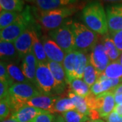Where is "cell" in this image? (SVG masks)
I'll return each instance as SVG.
<instances>
[{"instance_id":"6da1fadb","label":"cell","mask_w":122,"mask_h":122,"mask_svg":"<svg viewBox=\"0 0 122 122\" xmlns=\"http://www.w3.org/2000/svg\"><path fill=\"white\" fill-rule=\"evenodd\" d=\"M77 10L73 4L51 10H41L38 8H33V12L41 26L46 30H52L61 26Z\"/></svg>"},{"instance_id":"7a4b0ae2","label":"cell","mask_w":122,"mask_h":122,"mask_svg":"<svg viewBox=\"0 0 122 122\" xmlns=\"http://www.w3.org/2000/svg\"><path fill=\"white\" fill-rule=\"evenodd\" d=\"M81 17L86 25L97 34L105 35L108 33L107 13L100 2L92 1L86 5L83 8Z\"/></svg>"},{"instance_id":"3957f363","label":"cell","mask_w":122,"mask_h":122,"mask_svg":"<svg viewBox=\"0 0 122 122\" xmlns=\"http://www.w3.org/2000/svg\"><path fill=\"white\" fill-rule=\"evenodd\" d=\"M41 94V92L33 83H14L10 87L8 98L12 113L26 105L27 102L33 98Z\"/></svg>"},{"instance_id":"277c9868","label":"cell","mask_w":122,"mask_h":122,"mask_svg":"<svg viewBox=\"0 0 122 122\" xmlns=\"http://www.w3.org/2000/svg\"><path fill=\"white\" fill-rule=\"evenodd\" d=\"M37 23L31 16L29 7L19 14L16 20L10 25L1 30V41L14 43L20 35L22 34L30 26H34Z\"/></svg>"},{"instance_id":"5b68a950","label":"cell","mask_w":122,"mask_h":122,"mask_svg":"<svg viewBox=\"0 0 122 122\" xmlns=\"http://www.w3.org/2000/svg\"><path fill=\"white\" fill-rule=\"evenodd\" d=\"M72 29L74 36L75 51L91 52L98 44V34L79 22H72Z\"/></svg>"},{"instance_id":"8992f818","label":"cell","mask_w":122,"mask_h":122,"mask_svg":"<svg viewBox=\"0 0 122 122\" xmlns=\"http://www.w3.org/2000/svg\"><path fill=\"white\" fill-rule=\"evenodd\" d=\"M35 86L42 94L47 96H56L64 92L57 85L47 63L44 62H38L35 77Z\"/></svg>"},{"instance_id":"52a82bcc","label":"cell","mask_w":122,"mask_h":122,"mask_svg":"<svg viewBox=\"0 0 122 122\" xmlns=\"http://www.w3.org/2000/svg\"><path fill=\"white\" fill-rule=\"evenodd\" d=\"M71 20H66L61 26L50 30L48 35L65 52L66 54L75 51L74 36Z\"/></svg>"},{"instance_id":"ba28073f","label":"cell","mask_w":122,"mask_h":122,"mask_svg":"<svg viewBox=\"0 0 122 122\" xmlns=\"http://www.w3.org/2000/svg\"><path fill=\"white\" fill-rule=\"evenodd\" d=\"M37 25L29 27L14 42L19 56L22 58L26 54L32 52L33 39L37 32Z\"/></svg>"},{"instance_id":"9c48e42d","label":"cell","mask_w":122,"mask_h":122,"mask_svg":"<svg viewBox=\"0 0 122 122\" xmlns=\"http://www.w3.org/2000/svg\"><path fill=\"white\" fill-rule=\"evenodd\" d=\"M89 58L92 65L96 69L99 73H102L111 62L107 54L105 51L103 44L98 43L92 50Z\"/></svg>"},{"instance_id":"30bf717a","label":"cell","mask_w":122,"mask_h":122,"mask_svg":"<svg viewBox=\"0 0 122 122\" xmlns=\"http://www.w3.org/2000/svg\"><path fill=\"white\" fill-rule=\"evenodd\" d=\"M109 33L122 30V4L109 5L106 8Z\"/></svg>"},{"instance_id":"8fae6325","label":"cell","mask_w":122,"mask_h":122,"mask_svg":"<svg viewBox=\"0 0 122 122\" xmlns=\"http://www.w3.org/2000/svg\"><path fill=\"white\" fill-rule=\"evenodd\" d=\"M41 41L44 45V50L48 61H53L62 64L65 58L66 54L57 44L50 37L43 36Z\"/></svg>"},{"instance_id":"7c38bea8","label":"cell","mask_w":122,"mask_h":122,"mask_svg":"<svg viewBox=\"0 0 122 122\" xmlns=\"http://www.w3.org/2000/svg\"><path fill=\"white\" fill-rule=\"evenodd\" d=\"M98 108L97 111L100 117H107L114 111L115 107V95L112 90L106 92L97 96Z\"/></svg>"},{"instance_id":"4fadbf2b","label":"cell","mask_w":122,"mask_h":122,"mask_svg":"<svg viewBox=\"0 0 122 122\" xmlns=\"http://www.w3.org/2000/svg\"><path fill=\"white\" fill-rule=\"evenodd\" d=\"M58 98L59 97L57 96H47L41 94L30 99L27 102L26 105L42 109L53 114L54 113V105Z\"/></svg>"},{"instance_id":"5bb4252c","label":"cell","mask_w":122,"mask_h":122,"mask_svg":"<svg viewBox=\"0 0 122 122\" xmlns=\"http://www.w3.org/2000/svg\"><path fill=\"white\" fill-rule=\"evenodd\" d=\"M38 61L33 53L30 52L23 57L21 69L29 82L35 85V77Z\"/></svg>"},{"instance_id":"9a60e30c","label":"cell","mask_w":122,"mask_h":122,"mask_svg":"<svg viewBox=\"0 0 122 122\" xmlns=\"http://www.w3.org/2000/svg\"><path fill=\"white\" fill-rule=\"evenodd\" d=\"M48 111L38 109L34 107L25 105L12 113L10 117L16 119L18 122H32L39 114L47 113Z\"/></svg>"},{"instance_id":"2e32d148","label":"cell","mask_w":122,"mask_h":122,"mask_svg":"<svg viewBox=\"0 0 122 122\" xmlns=\"http://www.w3.org/2000/svg\"><path fill=\"white\" fill-rule=\"evenodd\" d=\"M47 65L50 70L57 85L62 90H65L66 85H67V83L66 79L65 71L63 65H62L61 63L50 61H48Z\"/></svg>"},{"instance_id":"e0dca14e","label":"cell","mask_w":122,"mask_h":122,"mask_svg":"<svg viewBox=\"0 0 122 122\" xmlns=\"http://www.w3.org/2000/svg\"><path fill=\"white\" fill-rule=\"evenodd\" d=\"M79 0H35V4L41 10H51L75 4Z\"/></svg>"},{"instance_id":"ac0fdd59","label":"cell","mask_w":122,"mask_h":122,"mask_svg":"<svg viewBox=\"0 0 122 122\" xmlns=\"http://www.w3.org/2000/svg\"><path fill=\"white\" fill-rule=\"evenodd\" d=\"M77 54V51H73L66 54L62 63V65L65 71L66 83L69 85L74 79L75 65Z\"/></svg>"},{"instance_id":"d6986e66","label":"cell","mask_w":122,"mask_h":122,"mask_svg":"<svg viewBox=\"0 0 122 122\" xmlns=\"http://www.w3.org/2000/svg\"><path fill=\"white\" fill-rule=\"evenodd\" d=\"M102 44L104 46L105 51L107 54L110 61L111 62H115L119 59L122 53L120 52V51L116 47L115 44H114L113 39H111L109 33L103 35L102 39Z\"/></svg>"},{"instance_id":"ffe728a7","label":"cell","mask_w":122,"mask_h":122,"mask_svg":"<svg viewBox=\"0 0 122 122\" xmlns=\"http://www.w3.org/2000/svg\"><path fill=\"white\" fill-rule=\"evenodd\" d=\"M18 56L20 57L14 43L1 41L0 57L1 61H12Z\"/></svg>"},{"instance_id":"44dd1931","label":"cell","mask_w":122,"mask_h":122,"mask_svg":"<svg viewBox=\"0 0 122 122\" xmlns=\"http://www.w3.org/2000/svg\"><path fill=\"white\" fill-rule=\"evenodd\" d=\"M89 58L85 54V53L77 52L75 65L74 79H83V73L86 68Z\"/></svg>"},{"instance_id":"7402d4cb","label":"cell","mask_w":122,"mask_h":122,"mask_svg":"<svg viewBox=\"0 0 122 122\" xmlns=\"http://www.w3.org/2000/svg\"><path fill=\"white\" fill-rule=\"evenodd\" d=\"M32 52L33 53L35 58H37L39 62H44V63L48 62V59L44 50V45L42 41L39 39L37 31L35 33L34 39H33Z\"/></svg>"},{"instance_id":"603a6c76","label":"cell","mask_w":122,"mask_h":122,"mask_svg":"<svg viewBox=\"0 0 122 122\" xmlns=\"http://www.w3.org/2000/svg\"><path fill=\"white\" fill-rule=\"evenodd\" d=\"M69 86L70 90L79 96L86 97L90 93V87L82 79H73L70 83Z\"/></svg>"},{"instance_id":"cb8c5ba5","label":"cell","mask_w":122,"mask_h":122,"mask_svg":"<svg viewBox=\"0 0 122 122\" xmlns=\"http://www.w3.org/2000/svg\"><path fill=\"white\" fill-rule=\"evenodd\" d=\"M69 98L71 99V100L73 102L75 106V110L81 113L82 114H84L88 116L90 111L87 107V103L86 101L85 97L79 96L75 94L74 92L69 90V94H68Z\"/></svg>"},{"instance_id":"d4e9b609","label":"cell","mask_w":122,"mask_h":122,"mask_svg":"<svg viewBox=\"0 0 122 122\" xmlns=\"http://www.w3.org/2000/svg\"><path fill=\"white\" fill-rule=\"evenodd\" d=\"M7 70L13 81H16V83L29 82L25 76L22 69L14 63H7Z\"/></svg>"},{"instance_id":"484cf974","label":"cell","mask_w":122,"mask_h":122,"mask_svg":"<svg viewBox=\"0 0 122 122\" xmlns=\"http://www.w3.org/2000/svg\"><path fill=\"white\" fill-rule=\"evenodd\" d=\"M1 10L16 12L20 13L23 11V0H0Z\"/></svg>"},{"instance_id":"4316f807","label":"cell","mask_w":122,"mask_h":122,"mask_svg":"<svg viewBox=\"0 0 122 122\" xmlns=\"http://www.w3.org/2000/svg\"><path fill=\"white\" fill-rule=\"evenodd\" d=\"M73 109H75V106L69 97H59L54 105V113H58L62 114Z\"/></svg>"},{"instance_id":"83f0119b","label":"cell","mask_w":122,"mask_h":122,"mask_svg":"<svg viewBox=\"0 0 122 122\" xmlns=\"http://www.w3.org/2000/svg\"><path fill=\"white\" fill-rule=\"evenodd\" d=\"M100 75V73H99V72L92 65L90 61H88L86 68L83 73V81L87 83L90 87H91L97 81Z\"/></svg>"},{"instance_id":"f1b7e54d","label":"cell","mask_w":122,"mask_h":122,"mask_svg":"<svg viewBox=\"0 0 122 122\" xmlns=\"http://www.w3.org/2000/svg\"><path fill=\"white\" fill-rule=\"evenodd\" d=\"M103 73L109 79L122 78V65L118 61L111 62Z\"/></svg>"},{"instance_id":"f546056e","label":"cell","mask_w":122,"mask_h":122,"mask_svg":"<svg viewBox=\"0 0 122 122\" xmlns=\"http://www.w3.org/2000/svg\"><path fill=\"white\" fill-rule=\"evenodd\" d=\"M61 116L66 122H87L90 120V117L73 109L61 114Z\"/></svg>"},{"instance_id":"4dcf8cb0","label":"cell","mask_w":122,"mask_h":122,"mask_svg":"<svg viewBox=\"0 0 122 122\" xmlns=\"http://www.w3.org/2000/svg\"><path fill=\"white\" fill-rule=\"evenodd\" d=\"M18 12L1 10L0 12V29L1 30L13 23L19 15Z\"/></svg>"},{"instance_id":"1f68e13d","label":"cell","mask_w":122,"mask_h":122,"mask_svg":"<svg viewBox=\"0 0 122 122\" xmlns=\"http://www.w3.org/2000/svg\"><path fill=\"white\" fill-rule=\"evenodd\" d=\"M0 81H7L10 86L14 83L8 72L7 62L2 61H1V62H0Z\"/></svg>"},{"instance_id":"d6a6232c","label":"cell","mask_w":122,"mask_h":122,"mask_svg":"<svg viewBox=\"0 0 122 122\" xmlns=\"http://www.w3.org/2000/svg\"><path fill=\"white\" fill-rule=\"evenodd\" d=\"M11 111V107L8 99H4L0 101V119L3 122L8 117Z\"/></svg>"},{"instance_id":"836d02e7","label":"cell","mask_w":122,"mask_h":122,"mask_svg":"<svg viewBox=\"0 0 122 122\" xmlns=\"http://www.w3.org/2000/svg\"><path fill=\"white\" fill-rule=\"evenodd\" d=\"M56 116L52 113L47 112L44 113L39 114L33 120L32 122H54Z\"/></svg>"},{"instance_id":"e575fe53","label":"cell","mask_w":122,"mask_h":122,"mask_svg":"<svg viewBox=\"0 0 122 122\" xmlns=\"http://www.w3.org/2000/svg\"><path fill=\"white\" fill-rule=\"evenodd\" d=\"M109 35L111 36V39H113L114 44H115L116 47L122 52V30L114 33H109Z\"/></svg>"},{"instance_id":"d590c367","label":"cell","mask_w":122,"mask_h":122,"mask_svg":"<svg viewBox=\"0 0 122 122\" xmlns=\"http://www.w3.org/2000/svg\"><path fill=\"white\" fill-rule=\"evenodd\" d=\"M85 98H86V101L89 111L97 110V108H98L97 96H95L94 94H93L90 92L88 95L85 97Z\"/></svg>"},{"instance_id":"8d00e7d4","label":"cell","mask_w":122,"mask_h":122,"mask_svg":"<svg viewBox=\"0 0 122 122\" xmlns=\"http://www.w3.org/2000/svg\"><path fill=\"white\" fill-rule=\"evenodd\" d=\"M10 87V86L7 81H0V100L8 98Z\"/></svg>"},{"instance_id":"74e56055","label":"cell","mask_w":122,"mask_h":122,"mask_svg":"<svg viewBox=\"0 0 122 122\" xmlns=\"http://www.w3.org/2000/svg\"><path fill=\"white\" fill-rule=\"evenodd\" d=\"M90 92L94 94L95 96H98L101 94L104 93L103 88L102 87L101 83L99 80H97L94 84H93L90 87Z\"/></svg>"},{"instance_id":"f35d334b","label":"cell","mask_w":122,"mask_h":122,"mask_svg":"<svg viewBox=\"0 0 122 122\" xmlns=\"http://www.w3.org/2000/svg\"><path fill=\"white\" fill-rule=\"evenodd\" d=\"M106 122H122V117L115 111H113L105 118Z\"/></svg>"},{"instance_id":"ab89813d","label":"cell","mask_w":122,"mask_h":122,"mask_svg":"<svg viewBox=\"0 0 122 122\" xmlns=\"http://www.w3.org/2000/svg\"><path fill=\"white\" fill-rule=\"evenodd\" d=\"M112 91L113 92L114 95H122V83L119 84L116 87H115L113 90H112Z\"/></svg>"},{"instance_id":"60d3db41","label":"cell","mask_w":122,"mask_h":122,"mask_svg":"<svg viewBox=\"0 0 122 122\" xmlns=\"http://www.w3.org/2000/svg\"><path fill=\"white\" fill-rule=\"evenodd\" d=\"M114 111L117 113L119 115L122 117V106L121 105H116L114 109Z\"/></svg>"},{"instance_id":"b9f144b4","label":"cell","mask_w":122,"mask_h":122,"mask_svg":"<svg viewBox=\"0 0 122 122\" xmlns=\"http://www.w3.org/2000/svg\"><path fill=\"white\" fill-rule=\"evenodd\" d=\"M115 100L116 105H122V95H115Z\"/></svg>"},{"instance_id":"7bdbcfd3","label":"cell","mask_w":122,"mask_h":122,"mask_svg":"<svg viewBox=\"0 0 122 122\" xmlns=\"http://www.w3.org/2000/svg\"><path fill=\"white\" fill-rule=\"evenodd\" d=\"M66 122L63 119V117L61 115H57L56 116V119H55V122Z\"/></svg>"},{"instance_id":"ee69618b","label":"cell","mask_w":122,"mask_h":122,"mask_svg":"<svg viewBox=\"0 0 122 122\" xmlns=\"http://www.w3.org/2000/svg\"><path fill=\"white\" fill-rule=\"evenodd\" d=\"M18 122L16 119H14V118L10 117L9 119H6L4 120L3 122Z\"/></svg>"},{"instance_id":"f6af8a7d","label":"cell","mask_w":122,"mask_h":122,"mask_svg":"<svg viewBox=\"0 0 122 122\" xmlns=\"http://www.w3.org/2000/svg\"><path fill=\"white\" fill-rule=\"evenodd\" d=\"M102 1H107V2H111V3L119 2L120 4H122V0H102Z\"/></svg>"},{"instance_id":"bcb514c9","label":"cell","mask_w":122,"mask_h":122,"mask_svg":"<svg viewBox=\"0 0 122 122\" xmlns=\"http://www.w3.org/2000/svg\"><path fill=\"white\" fill-rule=\"evenodd\" d=\"M87 122H105L104 120L101 119H90Z\"/></svg>"},{"instance_id":"7dc6e473","label":"cell","mask_w":122,"mask_h":122,"mask_svg":"<svg viewBox=\"0 0 122 122\" xmlns=\"http://www.w3.org/2000/svg\"><path fill=\"white\" fill-rule=\"evenodd\" d=\"M118 61H119V62H120V63H121V64L122 65V54H121L120 58H119V59L118 60Z\"/></svg>"},{"instance_id":"c3c4849f","label":"cell","mask_w":122,"mask_h":122,"mask_svg":"<svg viewBox=\"0 0 122 122\" xmlns=\"http://www.w3.org/2000/svg\"><path fill=\"white\" fill-rule=\"evenodd\" d=\"M25 1H26L27 2H35V0H25Z\"/></svg>"}]
</instances>
